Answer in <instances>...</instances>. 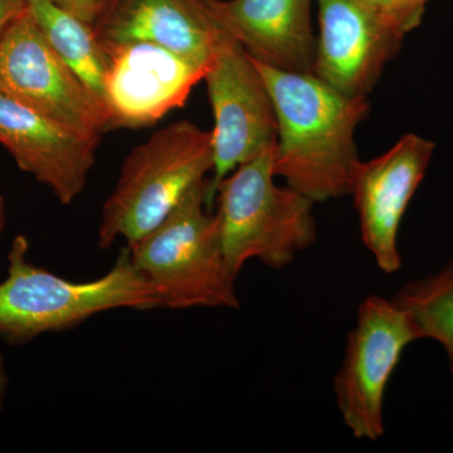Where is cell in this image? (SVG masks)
<instances>
[{"mask_svg":"<svg viewBox=\"0 0 453 453\" xmlns=\"http://www.w3.org/2000/svg\"><path fill=\"white\" fill-rule=\"evenodd\" d=\"M203 81L207 83L214 116L211 202L223 178L275 146L277 118L275 104L257 65L225 29L216 42Z\"/></svg>","mask_w":453,"mask_h":453,"instance_id":"cell-7","label":"cell"},{"mask_svg":"<svg viewBox=\"0 0 453 453\" xmlns=\"http://www.w3.org/2000/svg\"><path fill=\"white\" fill-rule=\"evenodd\" d=\"M0 92L80 133L103 135V106L59 58L28 8L0 41Z\"/></svg>","mask_w":453,"mask_h":453,"instance_id":"cell-8","label":"cell"},{"mask_svg":"<svg viewBox=\"0 0 453 453\" xmlns=\"http://www.w3.org/2000/svg\"><path fill=\"white\" fill-rule=\"evenodd\" d=\"M100 135L80 133L0 92V144L64 205L85 189Z\"/></svg>","mask_w":453,"mask_h":453,"instance_id":"cell-12","label":"cell"},{"mask_svg":"<svg viewBox=\"0 0 453 453\" xmlns=\"http://www.w3.org/2000/svg\"><path fill=\"white\" fill-rule=\"evenodd\" d=\"M211 179L199 184L157 228L127 247L131 262L153 286L162 308L238 309L226 265Z\"/></svg>","mask_w":453,"mask_h":453,"instance_id":"cell-4","label":"cell"},{"mask_svg":"<svg viewBox=\"0 0 453 453\" xmlns=\"http://www.w3.org/2000/svg\"><path fill=\"white\" fill-rule=\"evenodd\" d=\"M421 339L412 319L392 299L372 295L357 309L334 395L342 422L357 440L384 436V398L408 345Z\"/></svg>","mask_w":453,"mask_h":453,"instance_id":"cell-6","label":"cell"},{"mask_svg":"<svg viewBox=\"0 0 453 453\" xmlns=\"http://www.w3.org/2000/svg\"><path fill=\"white\" fill-rule=\"evenodd\" d=\"M28 12L53 50L104 109L109 56L94 25L50 0H28Z\"/></svg>","mask_w":453,"mask_h":453,"instance_id":"cell-15","label":"cell"},{"mask_svg":"<svg viewBox=\"0 0 453 453\" xmlns=\"http://www.w3.org/2000/svg\"><path fill=\"white\" fill-rule=\"evenodd\" d=\"M8 374L5 369L4 357L0 353V411L4 407L5 399L8 393Z\"/></svg>","mask_w":453,"mask_h":453,"instance_id":"cell-20","label":"cell"},{"mask_svg":"<svg viewBox=\"0 0 453 453\" xmlns=\"http://www.w3.org/2000/svg\"><path fill=\"white\" fill-rule=\"evenodd\" d=\"M109 56L106 129H138L184 106L205 65L153 43H103Z\"/></svg>","mask_w":453,"mask_h":453,"instance_id":"cell-9","label":"cell"},{"mask_svg":"<svg viewBox=\"0 0 453 453\" xmlns=\"http://www.w3.org/2000/svg\"><path fill=\"white\" fill-rule=\"evenodd\" d=\"M5 225H7V207H5L4 198L0 195V237L4 232Z\"/></svg>","mask_w":453,"mask_h":453,"instance_id":"cell-21","label":"cell"},{"mask_svg":"<svg viewBox=\"0 0 453 453\" xmlns=\"http://www.w3.org/2000/svg\"><path fill=\"white\" fill-rule=\"evenodd\" d=\"M50 2L91 25H94L103 7V0H50Z\"/></svg>","mask_w":453,"mask_h":453,"instance_id":"cell-18","label":"cell"},{"mask_svg":"<svg viewBox=\"0 0 453 453\" xmlns=\"http://www.w3.org/2000/svg\"><path fill=\"white\" fill-rule=\"evenodd\" d=\"M28 8V0H0V41L18 17Z\"/></svg>","mask_w":453,"mask_h":453,"instance_id":"cell-19","label":"cell"},{"mask_svg":"<svg viewBox=\"0 0 453 453\" xmlns=\"http://www.w3.org/2000/svg\"><path fill=\"white\" fill-rule=\"evenodd\" d=\"M392 300L410 315L421 339L445 349L453 372V259L437 273L407 283Z\"/></svg>","mask_w":453,"mask_h":453,"instance_id":"cell-16","label":"cell"},{"mask_svg":"<svg viewBox=\"0 0 453 453\" xmlns=\"http://www.w3.org/2000/svg\"><path fill=\"white\" fill-rule=\"evenodd\" d=\"M386 17L393 25L408 35L421 23L429 0H377Z\"/></svg>","mask_w":453,"mask_h":453,"instance_id":"cell-17","label":"cell"},{"mask_svg":"<svg viewBox=\"0 0 453 453\" xmlns=\"http://www.w3.org/2000/svg\"><path fill=\"white\" fill-rule=\"evenodd\" d=\"M211 131L195 122H173L155 131L127 155L103 208L98 246L122 240L127 247L157 228L213 173Z\"/></svg>","mask_w":453,"mask_h":453,"instance_id":"cell-3","label":"cell"},{"mask_svg":"<svg viewBox=\"0 0 453 453\" xmlns=\"http://www.w3.org/2000/svg\"><path fill=\"white\" fill-rule=\"evenodd\" d=\"M434 151V142L407 134L386 153L362 162L357 169L350 196L359 219L360 235L383 273H395L402 266L399 226Z\"/></svg>","mask_w":453,"mask_h":453,"instance_id":"cell-11","label":"cell"},{"mask_svg":"<svg viewBox=\"0 0 453 453\" xmlns=\"http://www.w3.org/2000/svg\"><path fill=\"white\" fill-rule=\"evenodd\" d=\"M94 27L103 43H153L205 67L223 32L204 0H105Z\"/></svg>","mask_w":453,"mask_h":453,"instance_id":"cell-13","label":"cell"},{"mask_svg":"<svg viewBox=\"0 0 453 453\" xmlns=\"http://www.w3.org/2000/svg\"><path fill=\"white\" fill-rule=\"evenodd\" d=\"M273 149L238 165L214 189L223 252L234 279L251 259L285 268L318 237L315 202L277 186Z\"/></svg>","mask_w":453,"mask_h":453,"instance_id":"cell-5","label":"cell"},{"mask_svg":"<svg viewBox=\"0 0 453 453\" xmlns=\"http://www.w3.org/2000/svg\"><path fill=\"white\" fill-rule=\"evenodd\" d=\"M255 64L275 104L276 178L315 203L350 196L362 164L356 134L368 116V98L342 94L312 73Z\"/></svg>","mask_w":453,"mask_h":453,"instance_id":"cell-1","label":"cell"},{"mask_svg":"<svg viewBox=\"0 0 453 453\" xmlns=\"http://www.w3.org/2000/svg\"><path fill=\"white\" fill-rule=\"evenodd\" d=\"M319 33L312 73L349 96H368L405 33L377 0H315Z\"/></svg>","mask_w":453,"mask_h":453,"instance_id":"cell-10","label":"cell"},{"mask_svg":"<svg viewBox=\"0 0 453 453\" xmlns=\"http://www.w3.org/2000/svg\"><path fill=\"white\" fill-rule=\"evenodd\" d=\"M104 2H105V0H103V4H104Z\"/></svg>","mask_w":453,"mask_h":453,"instance_id":"cell-23","label":"cell"},{"mask_svg":"<svg viewBox=\"0 0 453 453\" xmlns=\"http://www.w3.org/2000/svg\"><path fill=\"white\" fill-rule=\"evenodd\" d=\"M204 2H210V0H204Z\"/></svg>","mask_w":453,"mask_h":453,"instance_id":"cell-22","label":"cell"},{"mask_svg":"<svg viewBox=\"0 0 453 453\" xmlns=\"http://www.w3.org/2000/svg\"><path fill=\"white\" fill-rule=\"evenodd\" d=\"M28 253V240L17 235L8 253L7 277L0 282V336L14 344L73 329L111 310L162 309L127 246L109 273L85 282L70 281L32 264Z\"/></svg>","mask_w":453,"mask_h":453,"instance_id":"cell-2","label":"cell"},{"mask_svg":"<svg viewBox=\"0 0 453 453\" xmlns=\"http://www.w3.org/2000/svg\"><path fill=\"white\" fill-rule=\"evenodd\" d=\"M314 0H210L214 19L255 61L290 73H312Z\"/></svg>","mask_w":453,"mask_h":453,"instance_id":"cell-14","label":"cell"}]
</instances>
